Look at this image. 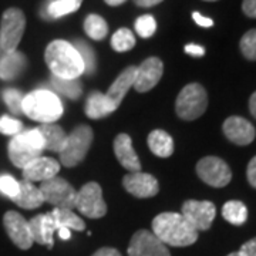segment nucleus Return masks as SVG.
Returning <instances> with one entry per match:
<instances>
[{"label": "nucleus", "instance_id": "f257e3e1", "mask_svg": "<svg viewBox=\"0 0 256 256\" xmlns=\"http://www.w3.org/2000/svg\"><path fill=\"white\" fill-rule=\"evenodd\" d=\"M152 234L164 245L175 248L190 246L198 239V230L176 212H164L156 216L152 220Z\"/></svg>", "mask_w": 256, "mask_h": 256}, {"label": "nucleus", "instance_id": "f03ea898", "mask_svg": "<svg viewBox=\"0 0 256 256\" xmlns=\"http://www.w3.org/2000/svg\"><path fill=\"white\" fill-rule=\"evenodd\" d=\"M46 64L52 74L58 78L77 80L84 73V64L73 44L64 40H54L46 48Z\"/></svg>", "mask_w": 256, "mask_h": 256}, {"label": "nucleus", "instance_id": "7ed1b4c3", "mask_svg": "<svg viewBox=\"0 0 256 256\" xmlns=\"http://www.w3.org/2000/svg\"><path fill=\"white\" fill-rule=\"evenodd\" d=\"M23 112L42 124H53L63 114V104L54 92L34 90L23 98Z\"/></svg>", "mask_w": 256, "mask_h": 256}, {"label": "nucleus", "instance_id": "20e7f679", "mask_svg": "<svg viewBox=\"0 0 256 256\" xmlns=\"http://www.w3.org/2000/svg\"><path fill=\"white\" fill-rule=\"evenodd\" d=\"M44 151V140L37 128L22 131L9 142V158L18 168H24L33 160L42 156Z\"/></svg>", "mask_w": 256, "mask_h": 256}, {"label": "nucleus", "instance_id": "39448f33", "mask_svg": "<svg viewBox=\"0 0 256 256\" xmlns=\"http://www.w3.org/2000/svg\"><path fill=\"white\" fill-rule=\"evenodd\" d=\"M208 107V96L205 88L198 82L185 86L178 94L175 110L182 120L192 121L201 117Z\"/></svg>", "mask_w": 256, "mask_h": 256}, {"label": "nucleus", "instance_id": "423d86ee", "mask_svg": "<svg viewBox=\"0 0 256 256\" xmlns=\"http://www.w3.org/2000/svg\"><path fill=\"white\" fill-rule=\"evenodd\" d=\"M26 28V18L23 12L16 8L8 9L2 16L0 26V52L10 53L16 52L18 43Z\"/></svg>", "mask_w": 256, "mask_h": 256}, {"label": "nucleus", "instance_id": "0eeeda50", "mask_svg": "<svg viewBox=\"0 0 256 256\" xmlns=\"http://www.w3.org/2000/svg\"><path fill=\"white\" fill-rule=\"evenodd\" d=\"M92 142V130L88 126H80L74 130L67 141L63 151L60 152V161L64 166H76L86 158Z\"/></svg>", "mask_w": 256, "mask_h": 256}, {"label": "nucleus", "instance_id": "6e6552de", "mask_svg": "<svg viewBox=\"0 0 256 256\" xmlns=\"http://www.w3.org/2000/svg\"><path fill=\"white\" fill-rule=\"evenodd\" d=\"M74 208L87 218L98 220L107 214V205L102 200V191L97 182H88L76 194Z\"/></svg>", "mask_w": 256, "mask_h": 256}, {"label": "nucleus", "instance_id": "1a4fd4ad", "mask_svg": "<svg viewBox=\"0 0 256 256\" xmlns=\"http://www.w3.org/2000/svg\"><path fill=\"white\" fill-rule=\"evenodd\" d=\"M40 192L44 198V202L54 205L56 208L73 210L76 201V190L66 180L60 176H53L40 185Z\"/></svg>", "mask_w": 256, "mask_h": 256}, {"label": "nucleus", "instance_id": "9d476101", "mask_svg": "<svg viewBox=\"0 0 256 256\" xmlns=\"http://www.w3.org/2000/svg\"><path fill=\"white\" fill-rule=\"evenodd\" d=\"M196 174L204 182L215 188L226 186L232 178V172L228 164L216 156L202 158L196 165Z\"/></svg>", "mask_w": 256, "mask_h": 256}, {"label": "nucleus", "instance_id": "9b49d317", "mask_svg": "<svg viewBox=\"0 0 256 256\" xmlns=\"http://www.w3.org/2000/svg\"><path fill=\"white\" fill-rule=\"evenodd\" d=\"M128 256H171V254L166 245H164L152 232L141 229L131 238Z\"/></svg>", "mask_w": 256, "mask_h": 256}, {"label": "nucleus", "instance_id": "f8f14e48", "mask_svg": "<svg viewBox=\"0 0 256 256\" xmlns=\"http://www.w3.org/2000/svg\"><path fill=\"white\" fill-rule=\"evenodd\" d=\"M215 205L210 201H190L184 202L182 215L196 230H206L210 228L215 220Z\"/></svg>", "mask_w": 256, "mask_h": 256}, {"label": "nucleus", "instance_id": "ddd939ff", "mask_svg": "<svg viewBox=\"0 0 256 256\" xmlns=\"http://www.w3.org/2000/svg\"><path fill=\"white\" fill-rule=\"evenodd\" d=\"M3 224H4V229H6L9 238L18 248L26 250V249H30L32 245L34 244L33 238H32L28 220H24L18 212H14V210L6 212V215L3 218Z\"/></svg>", "mask_w": 256, "mask_h": 256}, {"label": "nucleus", "instance_id": "4468645a", "mask_svg": "<svg viewBox=\"0 0 256 256\" xmlns=\"http://www.w3.org/2000/svg\"><path fill=\"white\" fill-rule=\"evenodd\" d=\"M164 73V64L158 57H150L140 67H137V76L134 88L138 92H150L154 88Z\"/></svg>", "mask_w": 256, "mask_h": 256}, {"label": "nucleus", "instance_id": "2eb2a0df", "mask_svg": "<svg viewBox=\"0 0 256 256\" xmlns=\"http://www.w3.org/2000/svg\"><path fill=\"white\" fill-rule=\"evenodd\" d=\"M60 171V162L54 158L38 156L23 168V176L28 182H44Z\"/></svg>", "mask_w": 256, "mask_h": 256}, {"label": "nucleus", "instance_id": "dca6fc26", "mask_svg": "<svg viewBox=\"0 0 256 256\" xmlns=\"http://www.w3.org/2000/svg\"><path fill=\"white\" fill-rule=\"evenodd\" d=\"M124 188L137 198H151L158 194V181L152 175L142 172H131L122 180Z\"/></svg>", "mask_w": 256, "mask_h": 256}, {"label": "nucleus", "instance_id": "f3484780", "mask_svg": "<svg viewBox=\"0 0 256 256\" xmlns=\"http://www.w3.org/2000/svg\"><path fill=\"white\" fill-rule=\"evenodd\" d=\"M224 132L236 146H248L255 140V127L242 117H229L224 122Z\"/></svg>", "mask_w": 256, "mask_h": 256}, {"label": "nucleus", "instance_id": "a211bd4d", "mask_svg": "<svg viewBox=\"0 0 256 256\" xmlns=\"http://www.w3.org/2000/svg\"><path fill=\"white\" fill-rule=\"evenodd\" d=\"M28 226H30L33 242L46 245L50 249L53 248V244H54L53 235L57 232V228H56L52 214H43V215H37L34 218H32L28 220Z\"/></svg>", "mask_w": 256, "mask_h": 256}, {"label": "nucleus", "instance_id": "6ab92c4d", "mask_svg": "<svg viewBox=\"0 0 256 256\" xmlns=\"http://www.w3.org/2000/svg\"><path fill=\"white\" fill-rule=\"evenodd\" d=\"M114 154L127 171L131 172H140L141 171V162L138 160L137 154L132 148V141L127 134H120L114 141Z\"/></svg>", "mask_w": 256, "mask_h": 256}, {"label": "nucleus", "instance_id": "aec40b11", "mask_svg": "<svg viewBox=\"0 0 256 256\" xmlns=\"http://www.w3.org/2000/svg\"><path fill=\"white\" fill-rule=\"evenodd\" d=\"M26 66H28L26 56L18 50L3 53L0 57V78L4 82L14 80L24 72Z\"/></svg>", "mask_w": 256, "mask_h": 256}, {"label": "nucleus", "instance_id": "412c9836", "mask_svg": "<svg viewBox=\"0 0 256 256\" xmlns=\"http://www.w3.org/2000/svg\"><path fill=\"white\" fill-rule=\"evenodd\" d=\"M82 0H44V3L40 8V16L44 20H56L64 18L82 6Z\"/></svg>", "mask_w": 256, "mask_h": 256}, {"label": "nucleus", "instance_id": "4be33fe9", "mask_svg": "<svg viewBox=\"0 0 256 256\" xmlns=\"http://www.w3.org/2000/svg\"><path fill=\"white\" fill-rule=\"evenodd\" d=\"M136 76H137V67L131 66V67H127V68L116 78V82L111 84V87L108 88V92H107L106 96L110 98L111 102H112L117 108L120 107V104H121V101L124 98L126 92L130 90V87L134 86Z\"/></svg>", "mask_w": 256, "mask_h": 256}, {"label": "nucleus", "instance_id": "5701e85b", "mask_svg": "<svg viewBox=\"0 0 256 256\" xmlns=\"http://www.w3.org/2000/svg\"><path fill=\"white\" fill-rule=\"evenodd\" d=\"M116 110H117V107L111 102L110 98L100 92H92L86 102V114L90 118H102Z\"/></svg>", "mask_w": 256, "mask_h": 256}, {"label": "nucleus", "instance_id": "b1692460", "mask_svg": "<svg viewBox=\"0 0 256 256\" xmlns=\"http://www.w3.org/2000/svg\"><path fill=\"white\" fill-rule=\"evenodd\" d=\"M18 185H20V190H18V196L13 198V201L16 202L18 206H22L24 210H34L44 202V198H43L40 190L32 182L23 180L22 182H18Z\"/></svg>", "mask_w": 256, "mask_h": 256}, {"label": "nucleus", "instance_id": "393cba45", "mask_svg": "<svg viewBox=\"0 0 256 256\" xmlns=\"http://www.w3.org/2000/svg\"><path fill=\"white\" fill-rule=\"evenodd\" d=\"M44 140V150L53 151V152H62L66 141H67V134L64 130L54 124H42L37 128Z\"/></svg>", "mask_w": 256, "mask_h": 256}, {"label": "nucleus", "instance_id": "a878e982", "mask_svg": "<svg viewBox=\"0 0 256 256\" xmlns=\"http://www.w3.org/2000/svg\"><path fill=\"white\" fill-rule=\"evenodd\" d=\"M148 146L156 156L166 158L174 152V141L168 132L162 130H154L148 136Z\"/></svg>", "mask_w": 256, "mask_h": 256}, {"label": "nucleus", "instance_id": "bb28decb", "mask_svg": "<svg viewBox=\"0 0 256 256\" xmlns=\"http://www.w3.org/2000/svg\"><path fill=\"white\" fill-rule=\"evenodd\" d=\"M53 220H54L56 228L57 230L60 229H74V230H84L86 228V224L82 218H78L73 210H64V208H54V210L50 212Z\"/></svg>", "mask_w": 256, "mask_h": 256}, {"label": "nucleus", "instance_id": "cd10ccee", "mask_svg": "<svg viewBox=\"0 0 256 256\" xmlns=\"http://www.w3.org/2000/svg\"><path fill=\"white\" fill-rule=\"evenodd\" d=\"M222 216L232 225H244L248 220V210L240 201H229L222 208Z\"/></svg>", "mask_w": 256, "mask_h": 256}, {"label": "nucleus", "instance_id": "c85d7f7f", "mask_svg": "<svg viewBox=\"0 0 256 256\" xmlns=\"http://www.w3.org/2000/svg\"><path fill=\"white\" fill-rule=\"evenodd\" d=\"M52 86L56 92H62L63 96L72 98V100H77L82 96V84L77 80H66V78H58L56 76H52Z\"/></svg>", "mask_w": 256, "mask_h": 256}, {"label": "nucleus", "instance_id": "c756f323", "mask_svg": "<svg viewBox=\"0 0 256 256\" xmlns=\"http://www.w3.org/2000/svg\"><path fill=\"white\" fill-rule=\"evenodd\" d=\"M84 30L94 40H102L108 33V26L101 16L90 14L84 20Z\"/></svg>", "mask_w": 256, "mask_h": 256}, {"label": "nucleus", "instance_id": "7c9ffc66", "mask_svg": "<svg viewBox=\"0 0 256 256\" xmlns=\"http://www.w3.org/2000/svg\"><path fill=\"white\" fill-rule=\"evenodd\" d=\"M111 46L116 52L124 53L136 46V37L128 28H120L111 38Z\"/></svg>", "mask_w": 256, "mask_h": 256}, {"label": "nucleus", "instance_id": "2f4dec72", "mask_svg": "<svg viewBox=\"0 0 256 256\" xmlns=\"http://www.w3.org/2000/svg\"><path fill=\"white\" fill-rule=\"evenodd\" d=\"M73 46L82 57V64H84V73L92 74L96 70V54H94L92 48L86 42H82V40L74 42Z\"/></svg>", "mask_w": 256, "mask_h": 256}, {"label": "nucleus", "instance_id": "473e14b6", "mask_svg": "<svg viewBox=\"0 0 256 256\" xmlns=\"http://www.w3.org/2000/svg\"><path fill=\"white\" fill-rule=\"evenodd\" d=\"M23 98H24V96L16 88L3 90V100L6 102V106L9 107V110L16 116L23 114Z\"/></svg>", "mask_w": 256, "mask_h": 256}, {"label": "nucleus", "instance_id": "72a5a7b5", "mask_svg": "<svg viewBox=\"0 0 256 256\" xmlns=\"http://www.w3.org/2000/svg\"><path fill=\"white\" fill-rule=\"evenodd\" d=\"M240 52L248 60H256V28L249 30L240 38Z\"/></svg>", "mask_w": 256, "mask_h": 256}, {"label": "nucleus", "instance_id": "f704fd0d", "mask_svg": "<svg viewBox=\"0 0 256 256\" xmlns=\"http://www.w3.org/2000/svg\"><path fill=\"white\" fill-rule=\"evenodd\" d=\"M156 18H152L151 14H144V16L137 18V22H136V32L140 34V37L148 38V37H151L156 33Z\"/></svg>", "mask_w": 256, "mask_h": 256}, {"label": "nucleus", "instance_id": "c9c22d12", "mask_svg": "<svg viewBox=\"0 0 256 256\" xmlns=\"http://www.w3.org/2000/svg\"><path fill=\"white\" fill-rule=\"evenodd\" d=\"M18 190H20V185H18V181H16L14 176L8 174L0 175V192L3 195H6L8 198L13 200V198L18 196Z\"/></svg>", "mask_w": 256, "mask_h": 256}, {"label": "nucleus", "instance_id": "e433bc0d", "mask_svg": "<svg viewBox=\"0 0 256 256\" xmlns=\"http://www.w3.org/2000/svg\"><path fill=\"white\" fill-rule=\"evenodd\" d=\"M23 131V124L22 121L16 118H12L8 116H3L0 118V132L4 136H18Z\"/></svg>", "mask_w": 256, "mask_h": 256}, {"label": "nucleus", "instance_id": "4c0bfd02", "mask_svg": "<svg viewBox=\"0 0 256 256\" xmlns=\"http://www.w3.org/2000/svg\"><path fill=\"white\" fill-rule=\"evenodd\" d=\"M192 18H194V22H195L198 26H201V28H212V26H214V20L210 18L202 16L200 12H194V13H192Z\"/></svg>", "mask_w": 256, "mask_h": 256}, {"label": "nucleus", "instance_id": "58836bf2", "mask_svg": "<svg viewBox=\"0 0 256 256\" xmlns=\"http://www.w3.org/2000/svg\"><path fill=\"white\" fill-rule=\"evenodd\" d=\"M242 10L248 18H256V0H244Z\"/></svg>", "mask_w": 256, "mask_h": 256}, {"label": "nucleus", "instance_id": "ea45409f", "mask_svg": "<svg viewBox=\"0 0 256 256\" xmlns=\"http://www.w3.org/2000/svg\"><path fill=\"white\" fill-rule=\"evenodd\" d=\"M239 252L244 256H256V238L250 239L246 244H244Z\"/></svg>", "mask_w": 256, "mask_h": 256}, {"label": "nucleus", "instance_id": "a19ab883", "mask_svg": "<svg viewBox=\"0 0 256 256\" xmlns=\"http://www.w3.org/2000/svg\"><path fill=\"white\" fill-rule=\"evenodd\" d=\"M248 181L249 184L256 188V156H254L252 160H250V162L248 165Z\"/></svg>", "mask_w": 256, "mask_h": 256}, {"label": "nucleus", "instance_id": "79ce46f5", "mask_svg": "<svg viewBox=\"0 0 256 256\" xmlns=\"http://www.w3.org/2000/svg\"><path fill=\"white\" fill-rule=\"evenodd\" d=\"M185 53L186 54L192 56V57H202V56L205 54V48L202 46H200V44H186L185 46Z\"/></svg>", "mask_w": 256, "mask_h": 256}, {"label": "nucleus", "instance_id": "37998d69", "mask_svg": "<svg viewBox=\"0 0 256 256\" xmlns=\"http://www.w3.org/2000/svg\"><path fill=\"white\" fill-rule=\"evenodd\" d=\"M92 256H121V254L114 248H101Z\"/></svg>", "mask_w": 256, "mask_h": 256}, {"label": "nucleus", "instance_id": "c03bdc74", "mask_svg": "<svg viewBox=\"0 0 256 256\" xmlns=\"http://www.w3.org/2000/svg\"><path fill=\"white\" fill-rule=\"evenodd\" d=\"M162 0H134V3L140 6V8H151L156 6L158 3H161Z\"/></svg>", "mask_w": 256, "mask_h": 256}, {"label": "nucleus", "instance_id": "a18cd8bd", "mask_svg": "<svg viewBox=\"0 0 256 256\" xmlns=\"http://www.w3.org/2000/svg\"><path fill=\"white\" fill-rule=\"evenodd\" d=\"M249 110L252 112V116L256 118V92L252 94V97L249 100Z\"/></svg>", "mask_w": 256, "mask_h": 256}, {"label": "nucleus", "instance_id": "49530a36", "mask_svg": "<svg viewBox=\"0 0 256 256\" xmlns=\"http://www.w3.org/2000/svg\"><path fill=\"white\" fill-rule=\"evenodd\" d=\"M57 234L60 235V238L64 239V240H67V239H70L72 236V232H70V229H60V230H57Z\"/></svg>", "mask_w": 256, "mask_h": 256}, {"label": "nucleus", "instance_id": "de8ad7c7", "mask_svg": "<svg viewBox=\"0 0 256 256\" xmlns=\"http://www.w3.org/2000/svg\"><path fill=\"white\" fill-rule=\"evenodd\" d=\"M108 6H120V4H122L126 0H104Z\"/></svg>", "mask_w": 256, "mask_h": 256}, {"label": "nucleus", "instance_id": "09e8293b", "mask_svg": "<svg viewBox=\"0 0 256 256\" xmlns=\"http://www.w3.org/2000/svg\"><path fill=\"white\" fill-rule=\"evenodd\" d=\"M228 256H244L240 252H232V254H229Z\"/></svg>", "mask_w": 256, "mask_h": 256}, {"label": "nucleus", "instance_id": "8fccbe9b", "mask_svg": "<svg viewBox=\"0 0 256 256\" xmlns=\"http://www.w3.org/2000/svg\"><path fill=\"white\" fill-rule=\"evenodd\" d=\"M205 2H216V0H205Z\"/></svg>", "mask_w": 256, "mask_h": 256}]
</instances>
